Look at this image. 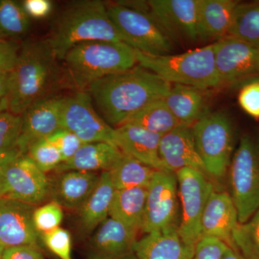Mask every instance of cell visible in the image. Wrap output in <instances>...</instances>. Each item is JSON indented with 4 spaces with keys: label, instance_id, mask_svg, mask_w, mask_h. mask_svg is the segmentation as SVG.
<instances>
[{
    "label": "cell",
    "instance_id": "1",
    "mask_svg": "<svg viewBox=\"0 0 259 259\" xmlns=\"http://www.w3.org/2000/svg\"><path fill=\"white\" fill-rule=\"evenodd\" d=\"M171 88L161 76L136 65L97 80L86 92L102 118L115 128L148 104L163 100Z\"/></svg>",
    "mask_w": 259,
    "mask_h": 259
},
{
    "label": "cell",
    "instance_id": "2",
    "mask_svg": "<svg viewBox=\"0 0 259 259\" xmlns=\"http://www.w3.org/2000/svg\"><path fill=\"white\" fill-rule=\"evenodd\" d=\"M59 61L47 38L23 44L10 73L8 95L10 112L23 115L34 103L53 96L59 87L66 85L64 69L59 66Z\"/></svg>",
    "mask_w": 259,
    "mask_h": 259
},
{
    "label": "cell",
    "instance_id": "3",
    "mask_svg": "<svg viewBox=\"0 0 259 259\" xmlns=\"http://www.w3.org/2000/svg\"><path fill=\"white\" fill-rule=\"evenodd\" d=\"M47 40L59 61H63L71 48L81 42H124L109 16L107 5L100 0L70 5L56 20Z\"/></svg>",
    "mask_w": 259,
    "mask_h": 259
},
{
    "label": "cell",
    "instance_id": "4",
    "mask_svg": "<svg viewBox=\"0 0 259 259\" xmlns=\"http://www.w3.org/2000/svg\"><path fill=\"white\" fill-rule=\"evenodd\" d=\"M62 61L66 85L76 92H86L97 80L138 64L136 51L127 44L102 40L74 46Z\"/></svg>",
    "mask_w": 259,
    "mask_h": 259
},
{
    "label": "cell",
    "instance_id": "5",
    "mask_svg": "<svg viewBox=\"0 0 259 259\" xmlns=\"http://www.w3.org/2000/svg\"><path fill=\"white\" fill-rule=\"evenodd\" d=\"M136 55L139 66L171 84L185 85L203 91L221 88L216 69L214 44L182 54L154 56L136 51Z\"/></svg>",
    "mask_w": 259,
    "mask_h": 259
},
{
    "label": "cell",
    "instance_id": "6",
    "mask_svg": "<svg viewBox=\"0 0 259 259\" xmlns=\"http://www.w3.org/2000/svg\"><path fill=\"white\" fill-rule=\"evenodd\" d=\"M197 151L209 178L222 182L234 153L235 132L226 112L208 111L192 125Z\"/></svg>",
    "mask_w": 259,
    "mask_h": 259
},
{
    "label": "cell",
    "instance_id": "7",
    "mask_svg": "<svg viewBox=\"0 0 259 259\" xmlns=\"http://www.w3.org/2000/svg\"><path fill=\"white\" fill-rule=\"evenodd\" d=\"M227 177L238 221L244 223L259 209V134L241 136Z\"/></svg>",
    "mask_w": 259,
    "mask_h": 259
},
{
    "label": "cell",
    "instance_id": "8",
    "mask_svg": "<svg viewBox=\"0 0 259 259\" xmlns=\"http://www.w3.org/2000/svg\"><path fill=\"white\" fill-rule=\"evenodd\" d=\"M107 8L124 42L134 50L154 56L175 51V42L147 13L131 9L118 2Z\"/></svg>",
    "mask_w": 259,
    "mask_h": 259
},
{
    "label": "cell",
    "instance_id": "9",
    "mask_svg": "<svg viewBox=\"0 0 259 259\" xmlns=\"http://www.w3.org/2000/svg\"><path fill=\"white\" fill-rule=\"evenodd\" d=\"M182 215L178 232L190 248L201 239V221L206 204L214 188L213 181L202 172L182 168L176 172Z\"/></svg>",
    "mask_w": 259,
    "mask_h": 259
},
{
    "label": "cell",
    "instance_id": "10",
    "mask_svg": "<svg viewBox=\"0 0 259 259\" xmlns=\"http://www.w3.org/2000/svg\"><path fill=\"white\" fill-rule=\"evenodd\" d=\"M61 128L76 135L83 144L103 142L117 146L115 128L97 113L87 92L61 98Z\"/></svg>",
    "mask_w": 259,
    "mask_h": 259
},
{
    "label": "cell",
    "instance_id": "11",
    "mask_svg": "<svg viewBox=\"0 0 259 259\" xmlns=\"http://www.w3.org/2000/svg\"><path fill=\"white\" fill-rule=\"evenodd\" d=\"M213 44L221 88L259 80V49L228 36Z\"/></svg>",
    "mask_w": 259,
    "mask_h": 259
},
{
    "label": "cell",
    "instance_id": "12",
    "mask_svg": "<svg viewBox=\"0 0 259 259\" xmlns=\"http://www.w3.org/2000/svg\"><path fill=\"white\" fill-rule=\"evenodd\" d=\"M178 184L176 173L156 171L147 187L141 232L144 234L179 226Z\"/></svg>",
    "mask_w": 259,
    "mask_h": 259
},
{
    "label": "cell",
    "instance_id": "13",
    "mask_svg": "<svg viewBox=\"0 0 259 259\" xmlns=\"http://www.w3.org/2000/svg\"><path fill=\"white\" fill-rule=\"evenodd\" d=\"M1 166L5 197L36 206L49 195L50 181L28 155H20Z\"/></svg>",
    "mask_w": 259,
    "mask_h": 259
},
{
    "label": "cell",
    "instance_id": "14",
    "mask_svg": "<svg viewBox=\"0 0 259 259\" xmlns=\"http://www.w3.org/2000/svg\"><path fill=\"white\" fill-rule=\"evenodd\" d=\"M199 0H148L147 13L172 41H199Z\"/></svg>",
    "mask_w": 259,
    "mask_h": 259
},
{
    "label": "cell",
    "instance_id": "15",
    "mask_svg": "<svg viewBox=\"0 0 259 259\" xmlns=\"http://www.w3.org/2000/svg\"><path fill=\"white\" fill-rule=\"evenodd\" d=\"M35 207L9 197L0 198V244L5 248L37 247L40 235L32 222Z\"/></svg>",
    "mask_w": 259,
    "mask_h": 259
},
{
    "label": "cell",
    "instance_id": "16",
    "mask_svg": "<svg viewBox=\"0 0 259 259\" xmlns=\"http://www.w3.org/2000/svg\"><path fill=\"white\" fill-rule=\"evenodd\" d=\"M61 98L50 96L37 101L23 114V126L19 140L22 154L35 141L47 139L61 129Z\"/></svg>",
    "mask_w": 259,
    "mask_h": 259
},
{
    "label": "cell",
    "instance_id": "17",
    "mask_svg": "<svg viewBox=\"0 0 259 259\" xmlns=\"http://www.w3.org/2000/svg\"><path fill=\"white\" fill-rule=\"evenodd\" d=\"M139 232L109 217L94 231L87 259H122L134 253Z\"/></svg>",
    "mask_w": 259,
    "mask_h": 259
},
{
    "label": "cell",
    "instance_id": "18",
    "mask_svg": "<svg viewBox=\"0 0 259 259\" xmlns=\"http://www.w3.org/2000/svg\"><path fill=\"white\" fill-rule=\"evenodd\" d=\"M159 154L168 171L176 173L182 168H189L208 177L197 151L192 126L180 125L163 135Z\"/></svg>",
    "mask_w": 259,
    "mask_h": 259
},
{
    "label": "cell",
    "instance_id": "19",
    "mask_svg": "<svg viewBox=\"0 0 259 259\" xmlns=\"http://www.w3.org/2000/svg\"><path fill=\"white\" fill-rule=\"evenodd\" d=\"M238 223V211L231 194L213 190L202 214L201 238H218L234 250L232 236Z\"/></svg>",
    "mask_w": 259,
    "mask_h": 259
},
{
    "label": "cell",
    "instance_id": "20",
    "mask_svg": "<svg viewBox=\"0 0 259 259\" xmlns=\"http://www.w3.org/2000/svg\"><path fill=\"white\" fill-rule=\"evenodd\" d=\"M115 130L116 145L122 153L153 169L169 171L160 157L161 135L132 124H124Z\"/></svg>",
    "mask_w": 259,
    "mask_h": 259
},
{
    "label": "cell",
    "instance_id": "21",
    "mask_svg": "<svg viewBox=\"0 0 259 259\" xmlns=\"http://www.w3.org/2000/svg\"><path fill=\"white\" fill-rule=\"evenodd\" d=\"M194 251L182 241L178 226L146 233L134 248V253L139 259H192Z\"/></svg>",
    "mask_w": 259,
    "mask_h": 259
},
{
    "label": "cell",
    "instance_id": "22",
    "mask_svg": "<svg viewBox=\"0 0 259 259\" xmlns=\"http://www.w3.org/2000/svg\"><path fill=\"white\" fill-rule=\"evenodd\" d=\"M99 178L95 172H61L50 182L49 196L62 207L79 209L95 190Z\"/></svg>",
    "mask_w": 259,
    "mask_h": 259
},
{
    "label": "cell",
    "instance_id": "23",
    "mask_svg": "<svg viewBox=\"0 0 259 259\" xmlns=\"http://www.w3.org/2000/svg\"><path fill=\"white\" fill-rule=\"evenodd\" d=\"M235 0H199V41H218L228 34L236 7Z\"/></svg>",
    "mask_w": 259,
    "mask_h": 259
},
{
    "label": "cell",
    "instance_id": "24",
    "mask_svg": "<svg viewBox=\"0 0 259 259\" xmlns=\"http://www.w3.org/2000/svg\"><path fill=\"white\" fill-rule=\"evenodd\" d=\"M123 155L120 148L107 143L83 144L71 159L61 163L55 171H109Z\"/></svg>",
    "mask_w": 259,
    "mask_h": 259
},
{
    "label": "cell",
    "instance_id": "25",
    "mask_svg": "<svg viewBox=\"0 0 259 259\" xmlns=\"http://www.w3.org/2000/svg\"><path fill=\"white\" fill-rule=\"evenodd\" d=\"M203 90L171 84L163 101L180 125L192 126L209 111Z\"/></svg>",
    "mask_w": 259,
    "mask_h": 259
},
{
    "label": "cell",
    "instance_id": "26",
    "mask_svg": "<svg viewBox=\"0 0 259 259\" xmlns=\"http://www.w3.org/2000/svg\"><path fill=\"white\" fill-rule=\"evenodd\" d=\"M116 190L108 171H102L95 190L79 209L80 223L86 232H93L109 218Z\"/></svg>",
    "mask_w": 259,
    "mask_h": 259
},
{
    "label": "cell",
    "instance_id": "27",
    "mask_svg": "<svg viewBox=\"0 0 259 259\" xmlns=\"http://www.w3.org/2000/svg\"><path fill=\"white\" fill-rule=\"evenodd\" d=\"M147 187L116 190L109 217L137 232L141 231L146 209Z\"/></svg>",
    "mask_w": 259,
    "mask_h": 259
},
{
    "label": "cell",
    "instance_id": "28",
    "mask_svg": "<svg viewBox=\"0 0 259 259\" xmlns=\"http://www.w3.org/2000/svg\"><path fill=\"white\" fill-rule=\"evenodd\" d=\"M157 170L146 166L124 153L111 170L109 171L116 190L136 187H148Z\"/></svg>",
    "mask_w": 259,
    "mask_h": 259
},
{
    "label": "cell",
    "instance_id": "29",
    "mask_svg": "<svg viewBox=\"0 0 259 259\" xmlns=\"http://www.w3.org/2000/svg\"><path fill=\"white\" fill-rule=\"evenodd\" d=\"M226 36L259 49V1L247 3L240 2Z\"/></svg>",
    "mask_w": 259,
    "mask_h": 259
},
{
    "label": "cell",
    "instance_id": "30",
    "mask_svg": "<svg viewBox=\"0 0 259 259\" xmlns=\"http://www.w3.org/2000/svg\"><path fill=\"white\" fill-rule=\"evenodd\" d=\"M124 124L139 126L161 136L180 125L163 100L148 104L131 116Z\"/></svg>",
    "mask_w": 259,
    "mask_h": 259
},
{
    "label": "cell",
    "instance_id": "31",
    "mask_svg": "<svg viewBox=\"0 0 259 259\" xmlns=\"http://www.w3.org/2000/svg\"><path fill=\"white\" fill-rule=\"evenodd\" d=\"M23 116L9 110L0 112V166L22 154L19 148Z\"/></svg>",
    "mask_w": 259,
    "mask_h": 259
},
{
    "label": "cell",
    "instance_id": "32",
    "mask_svg": "<svg viewBox=\"0 0 259 259\" xmlns=\"http://www.w3.org/2000/svg\"><path fill=\"white\" fill-rule=\"evenodd\" d=\"M31 21L22 3L14 0H0V35L18 37L30 30Z\"/></svg>",
    "mask_w": 259,
    "mask_h": 259
},
{
    "label": "cell",
    "instance_id": "33",
    "mask_svg": "<svg viewBox=\"0 0 259 259\" xmlns=\"http://www.w3.org/2000/svg\"><path fill=\"white\" fill-rule=\"evenodd\" d=\"M233 246L245 259H259V209L233 233Z\"/></svg>",
    "mask_w": 259,
    "mask_h": 259
},
{
    "label": "cell",
    "instance_id": "34",
    "mask_svg": "<svg viewBox=\"0 0 259 259\" xmlns=\"http://www.w3.org/2000/svg\"><path fill=\"white\" fill-rule=\"evenodd\" d=\"M27 155L45 174L56 170L63 162L60 151L48 139L40 140L30 145Z\"/></svg>",
    "mask_w": 259,
    "mask_h": 259
},
{
    "label": "cell",
    "instance_id": "35",
    "mask_svg": "<svg viewBox=\"0 0 259 259\" xmlns=\"http://www.w3.org/2000/svg\"><path fill=\"white\" fill-rule=\"evenodd\" d=\"M64 218V212L60 204L54 201L35 207L32 214V222L39 235L59 228Z\"/></svg>",
    "mask_w": 259,
    "mask_h": 259
},
{
    "label": "cell",
    "instance_id": "36",
    "mask_svg": "<svg viewBox=\"0 0 259 259\" xmlns=\"http://www.w3.org/2000/svg\"><path fill=\"white\" fill-rule=\"evenodd\" d=\"M48 249L60 259H71V237L69 232L59 228L40 236Z\"/></svg>",
    "mask_w": 259,
    "mask_h": 259
},
{
    "label": "cell",
    "instance_id": "37",
    "mask_svg": "<svg viewBox=\"0 0 259 259\" xmlns=\"http://www.w3.org/2000/svg\"><path fill=\"white\" fill-rule=\"evenodd\" d=\"M47 139L60 151L63 162L71 159L83 144L82 141L76 135L67 130L62 128L56 131Z\"/></svg>",
    "mask_w": 259,
    "mask_h": 259
},
{
    "label": "cell",
    "instance_id": "38",
    "mask_svg": "<svg viewBox=\"0 0 259 259\" xmlns=\"http://www.w3.org/2000/svg\"><path fill=\"white\" fill-rule=\"evenodd\" d=\"M238 102L243 112L259 120V80L243 85L238 95Z\"/></svg>",
    "mask_w": 259,
    "mask_h": 259
},
{
    "label": "cell",
    "instance_id": "39",
    "mask_svg": "<svg viewBox=\"0 0 259 259\" xmlns=\"http://www.w3.org/2000/svg\"><path fill=\"white\" fill-rule=\"evenodd\" d=\"M229 248L218 238L204 237L196 244L192 259H223Z\"/></svg>",
    "mask_w": 259,
    "mask_h": 259
},
{
    "label": "cell",
    "instance_id": "40",
    "mask_svg": "<svg viewBox=\"0 0 259 259\" xmlns=\"http://www.w3.org/2000/svg\"><path fill=\"white\" fill-rule=\"evenodd\" d=\"M20 47L11 40H0V73H11L18 60Z\"/></svg>",
    "mask_w": 259,
    "mask_h": 259
},
{
    "label": "cell",
    "instance_id": "41",
    "mask_svg": "<svg viewBox=\"0 0 259 259\" xmlns=\"http://www.w3.org/2000/svg\"><path fill=\"white\" fill-rule=\"evenodd\" d=\"M22 4L29 18L37 20L47 18L54 8L50 0H25Z\"/></svg>",
    "mask_w": 259,
    "mask_h": 259
},
{
    "label": "cell",
    "instance_id": "42",
    "mask_svg": "<svg viewBox=\"0 0 259 259\" xmlns=\"http://www.w3.org/2000/svg\"><path fill=\"white\" fill-rule=\"evenodd\" d=\"M3 259H44L38 247L18 246L5 248Z\"/></svg>",
    "mask_w": 259,
    "mask_h": 259
},
{
    "label": "cell",
    "instance_id": "43",
    "mask_svg": "<svg viewBox=\"0 0 259 259\" xmlns=\"http://www.w3.org/2000/svg\"><path fill=\"white\" fill-rule=\"evenodd\" d=\"M10 73H0V101L8 97Z\"/></svg>",
    "mask_w": 259,
    "mask_h": 259
},
{
    "label": "cell",
    "instance_id": "44",
    "mask_svg": "<svg viewBox=\"0 0 259 259\" xmlns=\"http://www.w3.org/2000/svg\"><path fill=\"white\" fill-rule=\"evenodd\" d=\"M223 259H245L238 251L229 248L225 253Z\"/></svg>",
    "mask_w": 259,
    "mask_h": 259
},
{
    "label": "cell",
    "instance_id": "45",
    "mask_svg": "<svg viewBox=\"0 0 259 259\" xmlns=\"http://www.w3.org/2000/svg\"><path fill=\"white\" fill-rule=\"evenodd\" d=\"M6 190H5L4 175H3V168L0 166V198L5 197Z\"/></svg>",
    "mask_w": 259,
    "mask_h": 259
},
{
    "label": "cell",
    "instance_id": "46",
    "mask_svg": "<svg viewBox=\"0 0 259 259\" xmlns=\"http://www.w3.org/2000/svg\"><path fill=\"white\" fill-rule=\"evenodd\" d=\"M8 107H9V105H8V97H6L4 100L0 101V112L8 110Z\"/></svg>",
    "mask_w": 259,
    "mask_h": 259
},
{
    "label": "cell",
    "instance_id": "47",
    "mask_svg": "<svg viewBox=\"0 0 259 259\" xmlns=\"http://www.w3.org/2000/svg\"><path fill=\"white\" fill-rule=\"evenodd\" d=\"M122 259H139L136 256V255L134 254V253H131V254L126 255L125 257H124Z\"/></svg>",
    "mask_w": 259,
    "mask_h": 259
},
{
    "label": "cell",
    "instance_id": "48",
    "mask_svg": "<svg viewBox=\"0 0 259 259\" xmlns=\"http://www.w3.org/2000/svg\"><path fill=\"white\" fill-rule=\"evenodd\" d=\"M5 249V247L0 244V259H3V252H4Z\"/></svg>",
    "mask_w": 259,
    "mask_h": 259
},
{
    "label": "cell",
    "instance_id": "49",
    "mask_svg": "<svg viewBox=\"0 0 259 259\" xmlns=\"http://www.w3.org/2000/svg\"><path fill=\"white\" fill-rule=\"evenodd\" d=\"M3 39L5 38H4V37H3V36H2L1 35H0V40H3Z\"/></svg>",
    "mask_w": 259,
    "mask_h": 259
}]
</instances>
